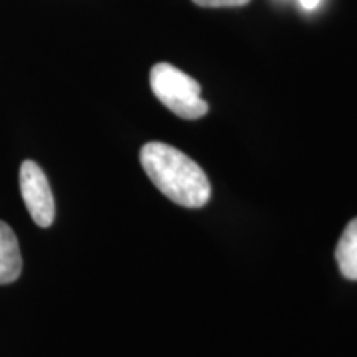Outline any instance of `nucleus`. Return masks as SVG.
Returning a JSON list of instances; mask_svg holds the SVG:
<instances>
[{
  "instance_id": "f257e3e1",
  "label": "nucleus",
  "mask_w": 357,
  "mask_h": 357,
  "mask_svg": "<svg viewBox=\"0 0 357 357\" xmlns=\"http://www.w3.org/2000/svg\"><path fill=\"white\" fill-rule=\"evenodd\" d=\"M139 159L147 177L172 202L199 208L211 200L212 187L205 172L176 147L164 142H147L142 146Z\"/></svg>"
},
{
  "instance_id": "f03ea898",
  "label": "nucleus",
  "mask_w": 357,
  "mask_h": 357,
  "mask_svg": "<svg viewBox=\"0 0 357 357\" xmlns=\"http://www.w3.org/2000/svg\"><path fill=\"white\" fill-rule=\"evenodd\" d=\"M149 83L155 98L178 118L199 119L208 113L207 101L200 96V84L174 65H154Z\"/></svg>"
},
{
  "instance_id": "7ed1b4c3",
  "label": "nucleus",
  "mask_w": 357,
  "mask_h": 357,
  "mask_svg": "<svg viewBox=\"0 0 357 357\" xmlns=\"http://www.w3.org/2000/svg\"><path fill=\"white\" fill-rule=\"evenodd\" d=\"M19 181L22 197L33 222L42 229L50 227L55 220V199L42 167L33 160H24Z\"/></svg>"
},
{
  "instance_id": "20e7f679",
  "label": "nucleus",
  "mask_w": 357,
  "mask_h": 357,
  "mask_svg": "<svg viewBox=\"0 0 357 357\" xmlns=\"http://www.w3.org/2000/svg\"><path fill=\"white\" fill-rule=\"evenodd\" d=\"M22 273V255L17 236L0 220V284L13 283Z\"/></svg>"
},
{
  "instance_id": "39448f33",
  "label": "nucleus",
  "mask_w": 357,
  "mask_h": 357,
  "mask_svg": "<svg viewBox=\"0 0 357 357\" xmlns=\"http://www.w3.org/2000/svg\"><path fill=\"white\" fill-rule=\"evenodd\" d=\"M336 261L344 278L357 281V218L347 223L336 247Z\"/></svg>"
},
{
  "instance_id": "423d86ee",
  "label": "nucleus",
  "mask_w": 357,
  "mask_h": 357,
  "mask_svg": "<svg viewBox=\"0 0 357 357\" xmlns=\"http://www.w3.org/2000/svg\"><path fill=\"white\" fill-rule=\"evenodd\" d=\"M200 7H242L247 6L250 0H192Z\"/></svg>"
},
{
  "instance_id": "0eeeda50",
  "label": "nucleus",
  "mask_w": 357,
  "mask_h": 357,
  "mask_svg": "<svg viewBox=\"0 0 357 357\" xmlns=\"http://www.w3.org/2000/svg\"><path fill=\"white\" fill-rule=\"evenodd\" d=\"M300 3L303 8H306V10H314V8L321 3V0H300Z\"/></svg>"
}]
</instances>
